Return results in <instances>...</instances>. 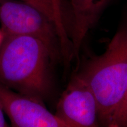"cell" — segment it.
I'll return each instance as SVG.
<instances>
[{
	"label": "cell",
	"mask_w": 127,
	"mask_h": 127,
	"mask_svg": "<svg viewBox=\"0 0 127 127\" xmlns=\"http://www.w3.org/2000/svg\"><path fill=\"white\" fill-rule=\"evenodd\" d=\"M55 62L43 41L29 35H6L0 48V84L43 101L52 89Z\"/></svg>",
	"instance_id": "6da1fadb"
},
{
	"label": "cell",
	"mask_w": 127,
	"mask_h": 127,
	"mask_svg": "<svg viewBox=\"0 0 127 127\" xmlns=\"http://www.w3.org/2000/svg\"><path fill=\"white\" fill-rule=\"evenodd\" d=\"M80 66L75 76L94 94L99 125L111 127L127 90V20L120 25L102 54L93 55Z\"/></svg>",
	"instance_id": "7a4b0ae2"
},
{
	"label": "cell",
	"mask_w": 127,
	"mask_h": 127,
	"mask_svg": "<svg viewBox=\"0 0 127 127\" xmlns=\"http://www.w3.org/2000/svg\"><path fill=\"white\" fill-rule=\"evenodd\" d=\"M0 24L5 35H29L43 41L55 62L63 60L56 25L39 9L20 0H0Z\"/></svg>",
	"instance_id": "3957f363"
},
{
	"label": "cell",
	"mask_w": 127,
	"mask_h": 127,
	"mask_svg": "<svg viewBox=\"0 0 127 127\" xmlns=\"http://www.w3.org/2000/svg\"><path fill=\"white\" fill-rule=\"evenodd\" d=\"M42 101L0 84V106L12 127H69L48 110Z\"/></svg>",
	"instance_id": "277c9868"
},
{
	"label": "cell",
	"mask_w": 127,
	"mask_h": 127,
	"mask_svg": "<svg viewBox=\"0 0 127 127\" xmlns=\"http://www.w3.org/2000/svg\"><path fill=\"white\" fill-rule=\"evenodd\" d=\"M55 114L69 127L99 126L98 103L94 94L75 76L62 94Z\"/></svg>",
	"instance_id": "5b68a950"
},
{
	"label": "cell",
	"mask_w": 127,
	"mask_h": 127,
	"mask_svg": "<svg viewBox=\"0 0 127 127\" xmlns=\"http://www.w3.org/2000/svg\"><path fill=\"white\" fill-rule=\"evenodd\" d=\"M111 0H69L64 23L71 47V59L79 61V52L90 30L98 21Z\"/></svg>",
	"instance_id": "8992f818"
},
{
	"label": "cell",
	"mask_w": 127,
	"mask_h": 127,
	"mask_svg": "<svg viewBox=\"0 0 127 127\" xmlns=\"http://www.w3.org/2000/svg\"><path fill=\"white\" fill-rule=\"evenodd\" d=\"M39 9L55 24L63 41L67 39L63 16V5L58 0H20Z\"/></svg>",
	"instance_id": "52a82bcc"
},
{
	"label": "cell",
	"mask_w": 127,
	"mask_h": 127,
	"mask_svg": "<svg viewBox=\"0 0 127 127\" xmlns=\"http://www.w3.org/2000/svg\"><path fill=\"white\" fill-rule=\"evenodd\" d=\"M127 127V90L123 101L115 112L111 127Z\"/></svg>",
	"instance_id": "ba28073f"
},
{
	"label": "cell",
	"mask_w": 127,
	"mask_h": 127,
	"mask_svg": "<svg viewBox=\"0 0 127 127\" xmlns=\"http://www.w3.org/2000/svg\"><path fill=\"white\" fill-rule=\"evenodd\" d=\"M4 112L3 111L2 108L0 106V127H8V124L6 121L4 117Z\"/></svg>",
	"instance_id": "9c48e42d"
},
{
	"label": "cell",
	"mask_w": 127,
	"mask_h": 127,
	"mask_svg": "<svg viewBox=\"0 0 127 127\" xmlns=\"http://www.w3.org/2000/svg\"><path fill=\"white\" fill-rule=\"evenodd\" d=\"M5 34L4 33V32L0 28V48L2 45L3 42H4V39L5 38Z\"/></svg>",
	"instance_id": "30bf717a"
}]
</instances>
